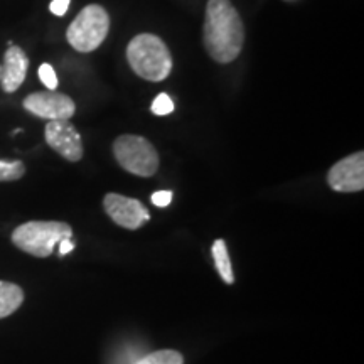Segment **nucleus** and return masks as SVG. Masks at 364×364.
<instances>
[{"label":"nucleus","instance_id":"nucleus-9","mask_svg":"<svg viewBox=\"0 0 364 364\" xmlns=\"http://www.w3.org/2000/svg\"><path fill=\"white\" fill-rule=\"evenodd\" d=\"M327 184L336 193H361L364 189V152L341 159L327 172Z\"/></svg>","mask_w":364,"mask_h":364},{"label":"nucleus","instance_id":"nucleus-14","mask_svg":"<svg viewBox=\"0 0 364 364\" xmlns=\"http://www.w3.org/2000/svg\"><path fill=\"white\" fill-rule=\"evenodd\" d=\"M26 174V166L21 161H4L0 159V182L19 181Z\"/></svg>","mask_w":364,"mask_h":364},{"label":"nucleus","instance_id":"nucleus-19","mask_svg":"<svg viewBox=\"0 0 364 364\" xmlns=\"http://www.w3.org/2000/svg\"><path fill=\"white\" fill-rule=\"evenodd\" d=\"M73 250H75V243H73L70 238L63 240L61 243H59V255H66V253L73 252Z\"/></svg>","mask_w":364,"mask_h":364},{"label":"nucleus","instance_id":"nucleus-18","mask_svg":"<svg viewBox=\"0 0 364 364\" xmlns=\"http://www.w3.org/2000/svg\"><path fill=\"white\" fill-rule=\"evenodd\" d=\"M70 2L71 0H53L49 9H51L54 16H65L68 12V7H70Z\"/></svg>","mask_w":364,"mask_h":364},{"label":"nucleus","instance_id":"nucleus-16","mask_svg":"<svg viewBox=\"0 0 364 364\" xmlns=\"http://www.w3.org/2000/svg\"><path fill=\"white\" fill-rule=\"evenodd\" d=\"M39 80H41V83H43L49 91H56L58 76H56V73H54L51 65L43 63V65L39 66Z\"/></svg>","mask_w":364,"mask_h":364},{"label":"nucleus","instance_id":"nucleus-2","mask_svg":"<svg viewBox=\"0 0 364 364\" xmlns=\"http://www.w3.org/2000/svg\"><path fill=\"white\" fill-rule=\"evenodd\" d=\"M127 61L139 78L159 83L172 73V54L156 34H139L127 46Z\"/></svg>","mask_w":364,"mask_h":364},{"label":"nucleus","instance_id":"nucleus-17","mask_svg":"<svg viewBox=\"0 0 364 364\" xmlns=\"http://www.w3.org/2000/svg\"><path fill=\"white\" fill-rule=\"evenodd\" d=\"M172 201L171 191H159V193L152 194V203L159 208H167Z\"/></svg>","mask_w":364,"mask_h":364},{"label":"nucleus","instance_id":"nucleus-20","mask_svg":"<svg viewBox=\"0 0 364 364\" xmlns=\"http://www.w3.org/2000/svg\"><path fill=\"white\" fill-rule=\"evenodd\" d=\"M0 78H2V65H0Z\"/></svg>","mask_w":364,"mask_h":364},{"label":"nucleus","instance_id":"nucleus-7","mask_svg":"<svg viewBox=\"0 0 364 364\" xmlns=\"http://www.w3.org/2000/svg\"><path fill=\"white\" fill-rule=\"evenodd\" d=\"M46 144L68 162L83 159L85 149L80 132L70 120H49L44 129Z\"/></svg>","mask_w":364,"mask_h":364},{"label":"nucleus","instance_id":"nucleus-6","mask_svg":"<svg viewBox=\"0 0 364 364\" xmlns=\"http://www.w3.org/2000/svg\"><path fill=\"white\" fill-rule=\"evenodd\" d=\"M26 112L44 120H71L76 113V105L65 93L58 91H34L22 102Z\"/></svg>","mask_w":364,"mask_h":364},{"label":"nucleus","instance_id":"nucleus-1","mask_svg":"<svg viewBox=\"0 0 364 364\" xmlns=\"http://www.w3.org/2000/svg\"><path fill=\"white\" fill-rule=\"evenodd\" d=\"M203 41L206 53L220 65L233 63L245 44V24L231 0H208Z\"/></svg>","mask_w":364,"mask_h":364},{"label":"nucleus","instance_id":"nucleus-3","mask_svg":"<svg viewBox=\"0 0 364 364\" xmlns=\"http://www.w3.org/2000/svg\"><path fill=\"white\" fill-rule=\"evenodd\" d=\"M73 228L63 221H29L12 231V243L27 255L48 258L63 240H71Z\"/></svg>","mask_w":364,"mask_h":364},{"label":"nucleus","instance_id":"nucleus-11","mask_svg":"<svg viewBox=\"0 0 364 364\" xmlns=\"http://www.w3.org/2000/svg\"><path fill=\"white\" fill-rule=\"evenodd\" d=\"M24 302V290L12 282L0 280V318L12 316Z\"/></svg>","mask_w":364,"mask_h":364},{"label":"nucleus","instance_id":"nucleus-4","mask_svg":"<svg viewBox=\"0 0 364 364\" xmlns=\"http://www.w3.org/2000/svg\"><path fill=\"white\" fill-rule=\"evenodd\" d=\"M110 33V16L100 4H90L75 17L66 31L68 43L78 53H93Z\"/></svg>","mask_w":364,"mask_h":364},{"label":"nucleus","instance_id":"nucleus-8","mask_svg":"<svg viewBox=\"0 0 364 364\" xmlns=\"http://www.w3.org/2000/svg\"><path fill=\"white\" fill-rule=\"evenodd\" d=\"M105 213L113 223L125 230H139L150 220L149 209L139 199L110 193L103 198Z\"/></svg>","mask_w":364,"mask_h":364},{"label":"nucleus","instance_id":"nucleus-12","mask_svg":"<svg viewBox=\"0 0 364 364\" xmlns=\"http://www.w3.org/2000/svg\"><path fill=\"white\" fill-rule=\"evenodd\" d=\"M211 252H213V258H215L216 270H218V273H220L221 280L228 285L235 284L233 265H231V260H230V255H228V248H226L225 240H216L215 243H213Z\"/></svg>","mask_w":364,"mask_h":364},{"label":"nucleus","instance_id":"nucleus-13","mask_svg":"<svg viewBox=\"0 0 364 364\" xmlns=\"http://www.w3.org/2000/svg\"><path fill=\"white\" fill-rule=\"evenodd\" d=\"M136 364H184V356L176 349H161L147 354Z\"/></svg>","mask_w":364,"mask_h":364},{"label":"nucleus","instance_id":"nucleus-10","mask_svg":"<svg viewBox=\"0 0 364 364\" xmlns=\"http://www.w3.org/2000/svg\"><path fill=\"white\" fill-rule=\"evenodd\" d=\"M27 70H29V58L24 49L19 46H11L4 54L2 78H0L4 93H16L24 83Z\"/></svg>","mask_w":364,"mask_h":364},{"label":"nucleus","instance_id":"nucleus-15","mask_svg":"<svg viewBox=\"0 0 364 364\" xmlns=\"http://www.w3.org/2000/svg\"><path fill=\"white\" fill-rule=\"evenodd\" d=\"M154 115L164 117V115H169V113L174 112V102L167 93H161L159 97L154 100L152 107H150Z\"/></svg>","mask_w":364,"mask_h":364},{"label":"nucleus","instance_id":"nucleus-5","mask_svg":"<svg viewBox=\"0 0 364 364\" xmlns=\"http://www.w3.org/2000/svg\"><path fill=\"white\" fill-rule=\"evenodd\" d=\"M113 156L122 169L139 177H152L159 171V154L147 139L125 134L113 142Z\"/></svg>","mask_w":364,"mask_h":364}]
</instances>
